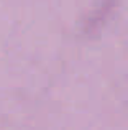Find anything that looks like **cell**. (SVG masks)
Masks as SVG:
<instances>
[]
</instances>
